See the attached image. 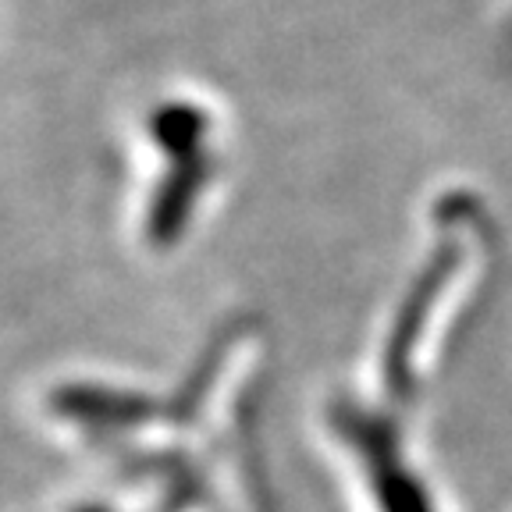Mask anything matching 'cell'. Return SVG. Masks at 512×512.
<instances>
[{"instance_id": "6da1fadb", "label": "cell", "mask_w": 512, "mask_h": 512, "mask_svg": "<svg viewBox=\"0 0 512 512\" xmlns=\"http://www.w3.org/2000/svg\"><path fill=\"white\" fill-rule=\"evenodd\" d=\"M153 128H157V136L164 139V146H171V143L185 146L203 132V114L192 111V107H164V111H157Z\"/></svg>"}]
</instances>
